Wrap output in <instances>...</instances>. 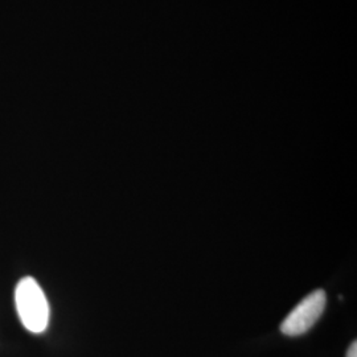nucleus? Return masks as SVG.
Segmentation results:
<instances>
[{"mask_svg":"<svg viewBox=\"0 0 357 357\" xmlns=\"http://www.w3.org/2000/svg\"><path fill=\"white\" fill-rule=\"evenodd\" d=\"M15 302L19 318L28 331H45L50 321V305L43 289L32 277H26L17 283Z\"/></svg>","mask_w":357,"mask_h":357,"instance_id":"1","label":"nucleus"},{"mask_svg":"<svg viewBox=\"0 0 357 357\" xmlns=\"http://www.w3.org/2000/svg\"><path fill=\"white\" fill-rule=\"evenodd\" d=\"M327 305V295L323 290H315L294 308L293 311L282 321L281 331L286 336H301L310 331Z\"/></svg>","mask_w":357,"mask_h":357,"instance_id":"2","label":"nucleus"},{"mask_svg":"<svg viewBox=\"0 0 357 357\" xmlns=\"http://www.w3.org/2000/svg\"><path fill=\"white\" fill-rule=\"evenodd\" d=\"M347 357H357V343L354 342L351 347L348 348V352H347Z\"/></svg>","mask_w":357,"mask_h":357,"instance_id":"3","label":"nucleus"}]
</instances>
